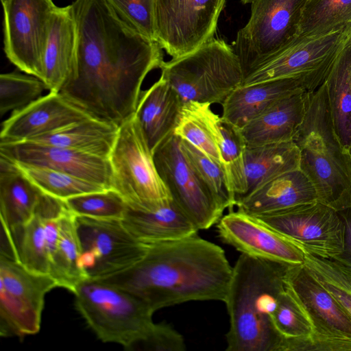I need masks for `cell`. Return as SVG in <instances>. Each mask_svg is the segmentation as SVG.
Listing matches in <instances>:
<instances>
[{
    "mask_svg": "<svg viewBox=\"0 0 351 351\" xmlns=\"http://www.w3.org/2000/svg\"><path fill=\"white\" fill-rule=\"evenodd\" d=\"M76 67L60 93L91 117L120 126L135 114L147 74L165 62L158 42L122 21L106 0H75Z\"/></svg>",
    "mask_w": 351,
    "mask_h": 351,
    "instance_id": "cell-1",
    "label": "cell"
},
{
    "mask_svg": "<svg viewBox=\"0 0 351 351\" xmlns=\"http://www.w3.org/2000/svg\"><path fill=\"white\" fill-rule=\"evenodd\" d=\"M224 250L197 234L147 245L134 265L99 279L160 308L196 300L224 302L232 275Z\"/></svg>",
    "mask_w": 351,
    "mask_h": 351,
    "instance_id": "cell-2",
    "label": "cell"
},
{
    "mask_svg": "<svg viewBox=\"0 0 351 351\" xmlns=\"http://www.w3.org/2000/svg\"><path fill=\"white\" fill-rule=\"evenodd\" d=\"M288 265L239 256L224 301L230 317L228 351H278L280 337L271 315L285 288Z\"/></svg>",
    "mask_w": 351,
    "mask_h": 351,
    "instance_id": "cell-3",
    "label": "cell"
},
{
    "mask_svg": "<svg viewBox=\"0 0 351 351\" xmlns=\"http://www.w3.org/2000/svg\"><path fill=\"white\" fill-rule=\"evenodd\" d=\"M293 142L299 169L313 184L318 201L336 211L351 206V155L334 130L326 84L310 93L304 120Z\"/></svg>",
    "mask_w": 351,
    "mask_h": 351,
    "instance_id": "cell-4",
    "label": "cell"
},
{
    "mask_svg": "<svg viewBox=\"0 0 351 351\" xmlns=\"http://www.w3.org/2000/svg\"><path fill=\"white\" fill-rule=\"evenodd\" d=\"M73 293L77 311L102 342L130 350L154 324V311L146 303L99 279L82 280Z\"/></svg>",
    "mask_w": 351,
    "mask_h": 351,
    "instance_id": "cell-5",
    "label": "cell"
},
{
    "mask_svg": "<svg viewBox=\"0 0 351 351\" xmlns=\"http://www.w3.org/2000/svg\"><path fill=\"white\" fill-rule=\"evenodd\" d=\"M160 70L183 105L189 101L222 104L244 79L232 47L215 38L190 53L164 62Z\"/></svg>",
    "mask_w": 351,
    "mask_h": 351,
    "instance_id": "cell-6",
    "label": "cell"
},
{
    "mask_svg": "<svg viewBox=\"0 0 351 351\" xmlns=\"http://www.w3.org/2000/svg\"><path fill=\"white\" fill-rule=\"evenodd\" d=\"M109 160L112 189L129 208L153 210L173 199L159 176L153 153L135 114L119 126Z\"/></svg>",
    "mask_w": 351,
    "mask_h": 351,
    "instance_id": "cell-7",
    "label": "cell"
},
{
    "mask_svg": "<svg viewBox=\"0 0 351 351\" xmlns=\"http://www.w3.org/2000/svg\"><path fill=\"white\" fill-rule=\"evenodd\" d=\"M309 0H253L251 14L232 43L244 78L298 37ZM244 80V79H243Z\"/></svg>",
    "mask_w": 351,
    "mask_h": 351,
    "instance_id": "cell-8",
    "label": "cell"
},
{
    "mask_svg": "<svg viewBox=\"0 0 351 351\" xmlns=\"http://www.w3.org/2000/svg\"><path fill=\"white\" fill-rule=\"evenodd\" d=\"M0 335L23 337L39 332L45 298L58 287L47 274L0 256Z\"/></svg>",
    "mask_w": 351,
    "mask_h": 351,
    "instance_id": "cell-9",
    "label": "cell"
},
{
    "mask_svg": "<svg viewBox=\"0 0 351 351\" xmlns=\"http://www.w3.org/2000/svg\"><path fill=\"white\" fill-rule=\"evenodd\" d=\"M226 0H156V41L173 58L214 38Z\"/></svg>",
    "mask_w": 351,
    "mask_h": 351,
    "instance_id": "cell-10",
    "label": "cell"
},
{
    "mask_svg": "<svg viewBox=\"0 0 351 351\" xmlns=\"http://www.w3.org/2000/svg\"><path fill=\"white\" fill-rule=\"evenodd\" d=\"M4 51L19 70L42 80L52 0H1Z\"/></svg>",
    "mask_w": 351,
    "mask_h": 351,
    "instance_id": "cell-11",
    "label": "cell"
},
{
    "mask_svg": "<svg viewBox=\"0 0 351 351\" xmlns=\"http://www.w3.org/2000/svg\"><path fill=\"white\" fill-rule=\"evenodd\" d=\"M82 253L79 265L88 278H101L134 265L147 245L135 239L121 220L76 216Z\"/></svg>",
    "mask_w": 351,
    "mask_h": 351,
    "instance_id": "cell-12",
    "label": "cell"
},
{
    "mask_svg": "<svg viewBox=\"0 0 351 351\" xmlns=\"http://www.w3.org/2000/svg\"><path fill=\"white\" fill-rule=\"evenodd\" d=\"M157 171L173 199L199 230L217 223L223 211L199 177L173 134L153 152Z\"/></svg>",
    "mask_w": 351,
    "mask_h": 351,
    "instance_id": "cell-13",
    "label": "cell"
},
{
    "mask_svg": "<svg viewBox=\"0 0 351 351\" xmlns=\"http://www.w3.org/2000/svg\"><path fill=\"white\" fill-rule=\"evenodd\" d=\"M285 280L315 328L316 334L304 351H351V316L305 265H288Z\"/></svg>",
    "mask_w": 351,
    "mask_h": 351,
    "instance_id": "cell-14",
    "label": "cell"
},
{
    "mask_svg": "<svg viewBox=\"0 0 351 351\" xmlns=\"http://www.w3.org/2000/svg\"><path fill=\"white\" fill-rule=\"evenodd\" d=\"M254 217L287 237L302 252L334 257L343 251L341 218L337 211L319 201Z\"/></svg>",
    "mask_w": 351,
    "mask_h": 351,
    "instance_id": "cell-15",
    "label": "cell"
},
{
    "mask_svg": "<svg viewBox=\"0 0 351 351\" xmlns=\"http://www.w3.org/2000/svg\"><path fill=\"white\" fill-rule=\"evenodd\" d=\"M348 40V25L326 34L298 37L285 49L249 73L242 85L297 75L310 76L323 84Z\"/></svg>",
    "mask_w": 351,
    "mask_h": 351,
    "instance_id": "cell-16",
    "label": "cell"
},
{
    "mask_svg": "<svg viewBox=\"0 0 351 351\" xmlns=\"http://www.w3.org/2000/svg\"><path fill=\"white\" fill-rule=\"evenodd\" d=\"M0 155L19 164L57 170L112 189L107 158L32 141L0 143Z\"/></svg>",
    "mask_w": 351,
    "mask_h": 351,
    "instance_id": "cell-17",
    "label": "cell"
},
{
    "mask_svg": "<svg viewBox=\"0 0 351 351\" xmlns=\"http://www.w3.org/2000/svg\"><path fill=\"white\" fill-rule=\"evenodd\" d=\"M219 237L242 254L285 265L304 263V254L289 239L256 217L230 211L217 222Z\"/></svg>",
    "mask_w": 351,
    "mask_h": 351,
    "instance_id": "cell-18",
    "label": "cell"
},
{
    "mask_svg": "<svg viewBox=\"0 0 351 351\" xmlns=\"http://www.w3.org/2000/svg\"><path fill=\"white\" fill-rule=\"evenodd\" d=\"M91 117L60 92H49L12 112L2 123L0 143L29 141Z\"/></svg>",
    "mask_w": 351,
    "mask_h": 351,
    "instance_id": "cell-19",
    "label": "cell"
},
{
    "mask_svg": "<svg viewBox=\"0 0 351 351\" xmlns=\"http://www.w3.org/2000/svg\"><path fill=\"white\" fill-rule=\"evenodd\" d=\"M323 84L310 76L297 75L241 85L221 104V117L241 129L280 99L302 90L313 92Z\"/></svg>",
    "mask_w": 351,
    "mask_h": 351,
    "instance_id": "cell-20",
    "label": "cell"
},
{
    "mask_svg": "<svg viewBox=\"0 0 351 351\" xmlns=\"http://www.w3.org/2000/svg\"><path fill=\"white\" fill-rule=\"evenodd\" d=\"M79 33L73 7H56L52 13L43 62L42 80L49 92H60L77 64Z\"/></svg>",
    "mask_w": 351,
    "mask_h": 351,
    "instance_id": "cell-21",
    "label": "cell"
},
{
    "mask_svg": "<svg viewBox=\"0 0 351 351\" xmlns=\"http://www.w3.org/2000/svg\"><path fill=\"white\" fill-rule=\"evenodd\" d=\"M318 201L316 189L300 169L280 174L236 204L238 210L252 216L271 213Z\"/></svg>",
    "mask_w": 351,
    "mask_h": 351,
    "instance_id": "cell-22",
    "label": "cell"
},
{
    "mask_svg": "<svg viewBox=\"0 0 351 351\" xmlns=\"http://www.w3.org/2000/svg\"><path fill=\"white\" fill-rule=\"evenodd\" d=\"M311 93L302 90L280 99L239 129L245 145L292 141L304 120Z\"/></svg>",
    "mask_w": 351,
    "mask_h": 351,
    "instance_id": "cell-23",
    "label": "cell"
},
{
    "mask_svg": "<svg viewBox=\"0 0 351 351\" xmlns=\"http://www.w3.org/2000/svg\"><path fill=\"white\" fill-rule=\"evenodd\" d=\"M182 106L178 93L161 75L148 89L141 92L135 115L152 153L174 134Z\"/></svg>",
    "mask_w": 351,
    "mask_h": 351,
    "instance_id": "cell-24",
    "label": "cell"
},
{
    "mask_svg": "<svg viewBox=\"0 0 351 351\" xmlns=\"http://www.w3.org/2000/svg\"><path fill=\"white\" fill-rule=\"evenodd\" d=\"M121 222L135 239L146 245L182 239L199 230L173 199L153 210L128 206Z\"/></svg>",
    "mask_w": 351,
    "mask_h": 351,
    "instance_id": "cell-25",
    "label": "cell"
},
{
    "mask_svg": "<svg viewBox=\"0 0 351 351\" xmlns=\"http://www.w3.org/2000/svg\"><path fill=\"white\" fill-rule=\"evenodd\" d=\"M44 193L12 160L0 155L1 226L13 232L34 216Z\"/></svg>",
    "mask_w": 351,
    "mask_h": 351,
    "instance_id": "cell-26",
    "label": "cell"
},
{
    "mask_svg": "<svg viewBox=\"0 0 351 351\" xmlns=\"http://www.w3.org/2000/svg\"><path fill=\"white\" fill-rule=\"evenodd\" d=\"M119 129L114 123L91 117L29 141L109 158Z\"/></svg>",
    "mask_w": 351,
    "mask_h": 351,
    "instance_id": "cell-27",
    "label": "cell"
},
{
    "mask_svg": "<svg viewBox=\"0 0 351 351\" xmlns=\"http://www.w3.org/2000/svg\"><path fill=\"white\" fill-rule=\"evenodd\" d=\"M244 157L247 189L243 197L276 176L299 169L300 166V152L293 141L245 146Z\"/></svg>",
    "mask_w": 351,
    "mask_h": 351,
    "instance_id": "cell-28",
    "label": "cell"
},
{
    "mask_svg": "<svg viewBox=\"0 0 351 351\" xmlns=\"http://www.w3.org/2000/svg\"><path fill=\"white\" fill-rule=\"evenodd\" d=\"M336 134L343 148L351 147V41L339 53L324 82Z\"/></svg>",
    "mask_w": 351,
    "mask_h": 351,
    "instance_id": "cell-29",
    "label": "cell"
},
{
    "mask_svg": "<svg viewBox=\"0 0 351 351\" xmlns=\"http://www.w3.org/2000/svg\"><path fill=\"white\" fill-rule=\"evenodd\" d=\"M271 322L280 337V351H304L315 337V328L306 308L285 281Z\"/></svg>",
    "mask_w": 351,
    "mask_h": 351,
    "instance_id": "cell-30",
    "label": "cell"
},
{
    "mask_svg": "<svg viewBox=\"0 0 351 351\" xmlns=\"http://www.w3.org/2000/svg\"><path fill=\"white\" fill-rule=\"evenodd\" d=\"M82 250L76 216L68 208L60 217L59 237L50 263L49 275L58 287L71 291L88 278L79 265Z\"/></svg>",
    "mask_w": 351,
    "mask_h": 351,
    "instance_id": "cell-31",
    "label": "cell"
},
{
    "mask_svg": "<svg viewBox=\"0 0 351 351\" xmlns=\"http://www.w3.org/2000/svg\"><path fill=\"white\" fill-rule=\"evenodd\" d=\"M210 105L197 101L184 104L174 134L221 164L217 143V123L220 117Z\"/></svg>",
    "mask_w": 351,
    "mask_h": 351,
    "instance_id": "cell-32",
    "label": "cell"
},
{
    "mask_svg": "<svg viewBox=\"0 0 351 351\" xmlns=\"http://www.w3.org/2000/svg\"><path fill=\"white\" fill-rule=\"evenodd\" d=\"M9 232L14 245L16 260L32 271L49 275L50 258L45 217L38 206L29 221L20 228Z\"/></svg>",
    "mask_w": 351,
    "mask_h": 351,
    "instance_id": "cell-33",
    "label": "cell"
},
{
    "mask_svg": "<svg viewBox=\"0 0 351 351\" xmlns=\"http://www.w3.org/2000/svg\"><path fill=\"white\" fill-rule=\"evenodd\" d=\"M217 143L221 163L237 203L245 195L247 189L244 157L246 145L239 129L221 117L217 123Z\"/></svg>",
    "mask_w": 351,
    "mask_h": 351,
    "instance_id": "cell-34",
    "label": "cell"
},
{
    "mask_svg": "<svg viewBox=\"0 0 351 351\" xmlns=\"http://www.w3.org/2000/svg\"><path fill=\"white\" fill-rule=\"evenodd\" d=\"M302 252L307 269L351 316V265L337 256Z\"/></svg>",
    "mask_w": 351,
    "mask_h": 351,
    "instance_id": "cell-35",
    "label": "cell"
},
{
    "mask_svg": "<svg viewBox=\"0 0 351 351\" xmlns=\"http://www.w3.org/2000/svg\"><path fill=\"white\" fill-rule=\"evenodd\" d=\"M351 22V0H309L300 23L298 37L326 34Z\"/></svg>",
    "mask_w": 351,
    "mask_h": 351,
    "instance_id": "cell-36",
    "label": "cell"
},
{
    "mask_svg": "<svg viewBox=\"0 0 351 351\" xmlns=\"http://www.w3.org/2000/svg\"><path fill=\"white\" fill-rule=\"evenodd\" d=\"M16 164L43 193L62 200L85 193L108 190L101 185L64 172Z\"/></svg>",
    "mask_w": 351,
    "mask_h": 351,
    "instance_id": "cell-37",
    "label": "cell"
},
{
    "mask_svg": "<svg viewBox=\"0 0 351 351\" xmlns=\"http://www.w3.org/2000/svg\"><path fill=\"white\" fill-rule=\"evenodd\" d=\"M181 147L195 171L224 211L236 206L221 164L213 160L187 141L181 138Z\"/></svg>",
    "mask_w": 351,
    "mask_h": 351,
    "instance_id": "cell-38",
    "label": "cell"
},
{
    "mask_svg": "<svg viewBox=\"0 0 351 351\" xmlns=\"http://www.w3.org/2000/svg\"><path fill=\"white\" fill-rule=\"evenodd\" d=\"M47 90L40 78L19 72L0 75V114L21 109L40 97Z\"/></svg>",
    "mask_w": 351,
    "mask_h": 351,
    "instance_id": "cell-39",
    "label": "cell"
},
{
    "mask_svg": "<svg viewBox=\"0 0 351 351\" xmlns=\"http://www.w3.org/2000/svg\"><path fill=\"white\" fill-rule=\"evenodd\" d=\"M64 201L75 216L99 219L121 220L128 209L123 197L113 189L85 193Z\"/></svg>",
    "mask_w": 351,
    "mask_h": 351,
    "instance_id": "cell-40",
    "label": "cell"
},
{
    "mask_svg": "<svg viewBox=\"0 0 351 351\" xmlns=\"http://www.w3.org/2000/svg\"><path fill=\"white\" fill-rule=\"evenodd\" d=\"M117 16L141 35L156 41V0H106Z\"/></svg>",
    "mask_w": 351,
    "mask_h": 351,
    "instance_id": "cell-41",
    "label": "cell"
},
{
    "mask_svg": "<svg viewBox=\"0 0 351 351\" xmlns=\"http://www.w3.org/2000/svg\"><path fill=\"white\" fill-rule=\"evenodd\" d=\"M183 337L167 324H154L145 336L129 350L184 351Z\"/></svg>",
    "mask_w": 351,
    "mask_h": 351,
    "instance_id": "cell-42",
    "label": "cell"
},
{
    "mask_svg": "<svg viewBox=\"0 0 351 351\" xmlns=\"http://www.w3.org/2000/svg\"><path fill=\"white\" fill-rule=\"evenodd\" d=\"M338 213L344 226V241L343 251L337 257L351 265V206Z\"/></svg>",
    "mask_w": 351,
    "mask_h": 351,
    "instance_id": "cell-43",
    "label": "cell"
},
{
    "mask_svg": "<svg viewBox=\"0 0 351 351\" xmlns=\"http://www.w3.org/2000/svg\"><path fill=\"white\" fill-rule=\"evenodd\" d=\"M349 28V39L351 41V22L348 24Z\"/></svg>",
    "mask_w": 351,
    "mask_h": 351,
    "instance_id": "cell-44",
    "label": "cell"
},
{
    "mask_svg": "<svg viewBox=\"0 0 351 351\" xmlns=\"http://www.w3.org/2000/svg\"><path fill=\"white\" fill-rule=\"evenodd\" d=\"M242 3L247 4V3H251L253 0H240Z\"/></svg>",
    "mask_w": 351,
    "mask_h": 351,
    "instance_id": "cell-45",
    "label": "cell"
},
{
    "mask_svg": "<svg viewBox=\"0 0 351 351\" xmlns=\"http://www.w3.org/2000/svg\"><path fill=\"white\" fill-rule=\"evenodd\" d=\"M349 152H350V155H351V147H350V150H349Z\"/></svg>",
    "mask_w": 351,
    "mask_h": 351,
    "instance_id": "cell-46",
    "label": "cell"
}]
</instances>
